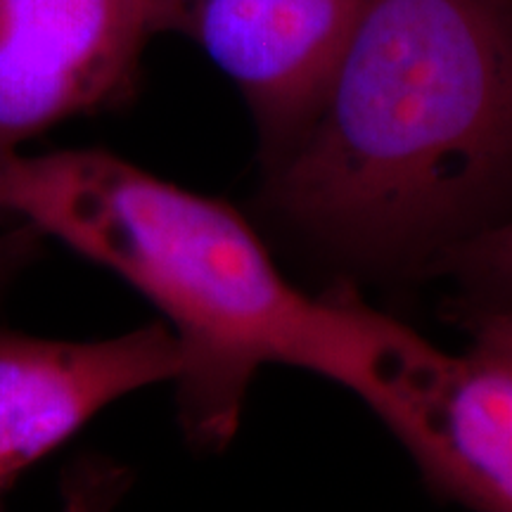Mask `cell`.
I'll return each instance as SVG.
<instances>
[{"instance_id":"1","label":"cell","mask_w":512,"mask_h":512,"mask_svg":"<svg viewBox=\"0 0 512 512\" xmlns=\"http://www.w3.org/2000/svg\"><path fill=\"white\" fill-rule=\"evenodd\" d=\"M0 219L110 268L164 313L181 347L176 406L192 446L226 448L256 370L280 363L354 392L425 479L437 470L413 406V375L432 344L356 294L297 290L228 204L105 150L17 152L0 164Z\"/></svg>"},{"instance_id":"2","label":"cell","mask_w":512,"mask_h":512,"mask_svg":"<svg viewBox=\"0 0 512 512\" xmlns=\"http://www.w3.org/2000/svg\"><path fill=\"white\" fill-rule=\"evenodd\" d=\"M510 176L512 0H366L264 204L344 259H434Z\"/></svg>"},{"instance_id":"3","label":"cell","mask_w":512,"mask_h":512,"mask_svg":"<svg viewBox=\"0 0 512 512\" xmlns=\"http://www.w3.org/2000/svg\"><path fill=\"white\" fill-rule=\"evenodd\" d=\"M192 0H0V164L29 138L131 91L157 34Z\"/></svg>"},{"instance_id":"4","label":"cell","mask_w":512,"mask_h":512,"mask_svg":"<svg viewBox=\"0 0 512 512\" xmlns=\"http://www.w3.org/2000/svg\"><path fill=\"white\" fill-rule=\"evenodd\" d=\"M366 0H192L188 31L240 88L266 174L316 119Z\"/></svg>"},{"instance_id":"5","label":"cell","mask_w":512,"mask_h":512,"mask_svg":"<svg viewBox=\"0 0 512 512\" xmlns=\"http://www.w3.org/2000/svg\"><path fill=\"white\" fill-rule=\"evenodd\" d=\"M181 370L164 323L98 342H60L0 328V496L121 396Z\"/></svg>"},{"instance_id":"6","label":"cell","mask_w":512,"mask_h":512,"mask_svg":"<svg viewBox=\"0 0 512 512\" xmlns=\"http://www.w3.org/2000/svg\"><path fill=\"white\" fill-rule=\"evenodd\" d=\"M415 403L451 470V498L512 510V370L437 349L415 380Z\"/></svg>"},{"instance_id":"7","label":"cell","mask_w":512,"mask_h":512,"mask_svg":"<svg viewBox=\"0 0 512 512\" xmlns=\"http://www.w3.org/2000/svg\"><path fill=\"white\" fill-rule=\"evenodd\" d=\"M437 268L489 309H512V219L448 247Z\"/></svg>"},{"instance_id":"8","label":"cell","mask_w":512,"mask_h":512,"mask_svg":"<svg viewBox=\"0 0 512 512\" xmlns=\"http://www.w3.org/2000/svg\"><path fill=\"white\" fill-rule=\"evenodd\" d=\"M472 354L512 370V309L479 311L472 316Z\"/></svg>"},{"instance_id":"9","label":"cell","mask_w":512,"mask_h":512,"mask_svg":"<svg viewBox=\"0 0 512 512\" xmlns=\"http://www.w3.org/2000/svg\"><path fill=\"white\" fill-rule=\"evenodd\" d=\"M31 233H34L31 228L19 226L17 230L0 235V287H3L5 280L17 271L19 264L24 261V256H29L31 242L27 238H31Z\"/></svg>"}]
</instances>
